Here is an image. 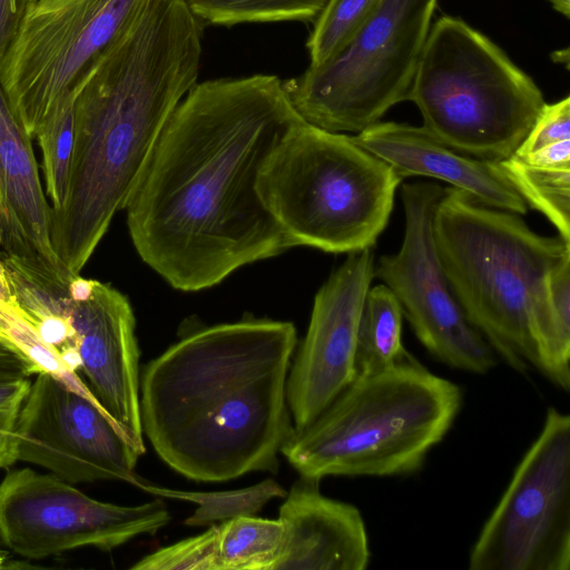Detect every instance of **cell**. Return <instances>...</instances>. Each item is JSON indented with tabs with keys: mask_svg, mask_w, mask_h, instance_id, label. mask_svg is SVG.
<instances>
[{
	"mask_svg": "<svg viewBox=\"0 0 570 570\" xmlns=\"http://www.w3.org/2000/svg\"><path fill=\"white\" fill-rule=\"evenodd\" d=\"M401 185L403 240L396 253L380 257L374 276L394 294L417 340L435 360L487 374L498 364V355L465 315L434 245L433 216L444 188L425 181Z\"/></svg>",
	"mask_w": 570,
	"mask_h": 570,
	"instance_id": "13",
	"label": "cell"
},
{
	"mask_svg": "<svg viewBox=\"0 0 570 570\" xmlns=\"http://www.w3.org/2000/svg\"><path fill=\"white\" fill-rule=\"evenodd\" d=\"M302 119L277 76L196 82L125 206L140 258L171 287L197 292L295 247L263 204L257 180Z\"/></svg>",
	"mask_w": 570,
	"mask_h": 570,
	"instance_id": "1",
	"label": "cell"
},
{
	"mask_svg": "<svg viewBox=\"0 0 570 570\" xmlns=\"http://www.w3.org/2000/svg\"><path fill=\"white\" fill-rule=\"evenodd\" d=\"M4 562H6V553H4V551L0 550V568L4 567Z\"/></svg>",
	"mask_w": 570,
	"mask_h": 570,
	"instance_id": "35",
	"label": "cell"
},
{
	"mask_svg": "<svg viewBox=\"0 0 570 570\" xmlns=\"http://www.w3.org/2000/svg\"><path fill=\"white\" fill-rule=\"evenodd\" d=\"M407 100L445 145L491 163L515 153L546 104L498 45L452 16L431 24Z\"/></svg>",
	"mask_w": 570,
	"mask_h": 570,
	"instance_id": "7",
	"label": "cell"
},
{
	"mask_svg": "<svg viewBox=\"0 0 570 570\" xmlns=\"http://www.w3.org/2000/svg\"><path fill=\"white\" fill-rule=\"evenodd\" d=\"M136 487L157 495L197 504L196 510L184 523L189 527H203L216 521H226L238 517L254 515L274 498H285L286 490L275 480L266 479L255 485L225 491L194 492L153 485L137 480Z\"/></svg>",
	"mask_w": 570,
	"mask_h": 570,
	"instance_id": "22",
	"label": "cell"
},
{
	"mask_svg": "<svg viewBox=\"0 0 570 570\" xmlns=\"http://www.w3.org/2000/svg\"><path fill=\"white\" fill-rule=\"evenodd\" d=\"M132 570H217V524L145 556Z\"/></svg>",
	"mask_w": 570,
	"mask_h": 570,
	"instance_id": "27",
	"label": "cell"
},
{
	"mask_svg": "<svg viewBox=\"0 0 570 570\" xmlns=\"http://www.w3.org/2000/svg\"><path fill=\"white\" fill-rule=\"evenodd\" d=\"M141 0H37L0 62L10 108L35 138L41 122L94 66Z\"/></svg>",
	"mask_w": 570,
	"mask_h": 570,
	"instance_id": "10",
	"label": "cell"
},
{
	"mask_svg": "<svg viewBox=\"0 0 570 570\" xmlns=\"http://www.w3.org/2000/svg\"><path fill=\"white\" fill-rule=\"evenodd\" d=\"M79 88L78 81L58 99L35 136L41 149L46 193L53 210H59L67 198L75 141V104Z\"/></svg>",
	"mask_w": 570,
	"mask_h": 570,
	"instance_id": "23",
	"label": "cell"
},
{
	"mask_svg": "<svg viewBox=\"0 0 570 570\" xmlns=\"http://www.w3.org/2000/svg\"><path fill=\"white\" fill-rule=\"evenodd\" d=\"M283 538L277 520L238 517L217 524V570H273Z\"/></svg>",
	"mask_w": 570,
	"mask_h": 570,
	"instance_id": "21",
	"label": "cell"
},
{
	"mask_svg": "<svg viewBox=\"0 0 570 570\" xmlns=\"http://www.w3.org/2000/svg\"><path fill=\"white\" fill-rule=\"evenodd\" d=\"M403 180L352 136L302 119L266 158L257 189L295 246L350 254L376 244Z\"/></svg>",
	"mask_w": 570,
	"mask_h": 570,
	"instance_id": "6",
	"label": "cell"
},
{
	"mask_svg": "<svg viewBox=\"0 0 570 570\" xmlns=\"http://www.w3.org/2000/svg\"><path fill=\"white\" fill-rule=\"evenodd\" d=\"M402 320L401 306L387 286L377 284L368 288L356 334V377L384 371L412 357L402 342Z\"/></svg>",
	"mask_w": 570,
	"mask_h": 570,
	"instance_id": "20",
	"label": "cell"
},
{
	"mask_svg": "<svg viewBox=\"0 0 570 570\" xmlns=\"http://www.w3.org/2000/svg\"><path fill=\"white\" fill-rule=\"evenodd\" d=\"M0 301L6 303H11V293L8 285L4 267L2 265V262L0 259Z\"/></svg>",
	"mask_w": 570,
	"mask_h": 570,
	"instance_id": "33",
	"label": "cell"
},
{
	"mask_svg": "<svg viewBox=\"0 0 570 570\" xmlns=\"http://www.w3.org/2000/svg\"><path fill=\"white\" fill-rule=\"evenodd\" d=\"M37 0H0V62L28 9Z\"/></svg>",
	"mask_w": 570,
	"mask_h": 570,
	"instance_id": "30",
	"label": "cell"
},
{
	"mask_svg": "<svg viewBox=\"0 0 570 570\" xmlns=\"http://www.w3.org/2000/svg\"><path fill=\"white\" fill-rule=\"evenodd\" d=\"M17 461L71 483L120 480L136 484L140 454L98 404L48 373H37L17 423Z\"/></svg>",
	"mask_w": 570,
	"mask_h": 570,
	"instance_id": "14",
	"label": "cell"
},
{
	"mask_svg": "<svg viewBox=\"0 0 570 570\" xmlns=\"http://www.w3.org/2000/svg\"><path fill=\"white\" fill-rule=\"evenodd\" d=\"M470 570L570 569V415L550 406L469 556Z\"/></svg>",
	"mask_w": 570,
	"mask_h": 570,
	"instance_id": "9",
	"label": "cell"
},
{
	"mask_svg": "<svg viewBox=\"0 0 570 570\" xmlns=\"http://www.w3.org/2000/svg\"><path fill=\"white\" fill-rule=\"evenodd\" d=\"M27 275L70 326L69 358L131 446L146 452L140 417V351L129 299L109 284L33 263Z\"/></svg>",
	"mask_w": 570,
	"mask_h": 570,
	"instance_id": "11",
	"label": "cell"
},
{
	"mask_svg": "<svg viewBox=\"0 0 570 570\" xmlns=\"http://www.w3.org/2000/svg\"><path fill=\"white\" fill-rule=\"evenodd\" d=\"M567 139H570L569 96L553 104H544L534 125L513 155L523 156Z\"/></svg>",
	"mask_w": 570,
	"mask_h": 570,
	"instance_id": "28",
	"label": "cell"
},
{
	"mask_svg": "<svg viewBox=\"0 0 570 570\" xmlns=\"http://www.w3.org/2000/svg\"><path fill=\"white\" fill-rule=\"evenodd\" d=\"M30 377L0 383V469L17 462V423Z\"/></svg>",
	"mask_w": 570,
	"mask_h": 570,
	"instance_id": "29",
	"label": "cell"
},
{
	"mask_svg": "<svg viewBox=\"0 0 570 570\" xmlns=\"http://www.w3.org/2000/svg\"><path fill=\"white\" fill-rule=\"evenodd\" d=\"M161 499L138 505L99 501L52 473L9 471L0 483V541L16 554L43 559L79 548L111 551L170 521Z\"/></svg>",
	"mask_w": 570,
	"mask_h": 570,
	"instance_id": "12",
	"label": "cell"
},
{
	"mask_svg": "<svg viewBox=\"0 0 570 570\" xmlns=\"http://www.w3.org/2000/svg\"><path fill=\"white\" fill-rule=\"evenodd\" d=\"M31 139L0 86V246L6 255L67 268L52 249L51 207L41 186Z\"/></svg>",
	"mask_w": 570,
	"mask_h": 570,
	"instance_id": "18",
	"label": "cell"
},
{
	"mask_svg": "<svg viewBox=\"0 0 570 570\" xmlns=\"http://www.w3.org/2000/svg\"><path fill=\"white\" fill-rule=\"evenodd\" d=\"M200 59V21L186 0H141L79 80L67 198L50 215L52 249L73 274L125 209Z\"/></svg>",
	"mask_w": 570,
	"mask_h": 570,
	"instance_id": "2",
	"label": "cell"
},
{
	"mask_svg": "<svg viewBox=\"0 0 570 570\" xmlns=\"http://www.w3.org/2000/svg\"><path fill=\"white\" fill-rule=\"evenodd\" d=\"M553 9L566 18L570 17V0H548Z\"/></svg>",
	"mask_w": 570,
	"mask_h": 570,
	"instance_id": "34",
	"label": "cell"
},
{
	"mask_svg": "<svg viewBox=\"0 0 570 570\" xmlns=\"http://www.w3.org/2000/svg\"><path fill=\"white\" fill-rule=\"evenodd\" d=\"M535 368L553 385L570 391V256L542 281L528 311Z\"/></svg>",
	"mask_w": 570,
	"mask_h": 570,
	"instance_id": "19",
	"label": "cell"
},
{
	"mask_svg": "<svg viewBox=\"0 0 570 570\" xmlns=\"http://www.w3.org/2000/svg\"><path fill=\"white\" fill-rule=\"evenodd\" d=\"M461 387L413 356L357 376L281 453L305 478L396 476L417 472L462 406Z\"/></svg>",
	"mask_w": 570,
	"mask_h": 570,
	"instance_id": "4",
	"label": "cell"
},
{
	"mask_svg": "<svg viewBox=\"0 0 570 570\" xmlns=\"http://www.w3.org/2000/svg\"><path fill=\"white\" fill-rule=\"evenodd\" d=\"M352 138L403 179L411 176L435 178L487 206L521 216L528 213V205L498 163L462 154L423 126L377 121Z\"/></svg>",
	"mask_w": 570,
	"mask_h": 570,
	"instance_id": "17",
	"label": "cell"
},
{
	"mask_svg": "<svg viewBox=\"0 0 570 570\" xmlns=\"http://www.w3.org/2000/svg\"><path fill=\"white\" fill-rule=\"evenodd\" d=\"M299 475L279 508L283 538L273 570H365L370 544L360 510Z\"/></svg>",
	"mask_w": 570,
	"mask_h": 570,
	"instance_id": "16",
	"label": "cell"
},
{
	"mask_svg": "<svg viewBox=\"0 0 570 570\" xmlns=\"http://www.w3.org/2000/svg\"><path fill=\"white\" fill-rule=\"evenodd\" d=\"M384 0H327L306 42L309 66L334 56Z\"/></svg>",
	"mask_w": 570,
	"mask_h": 570,
	"instance_id": "26",
	"label": "cell"
},
{
	"mask_svg": "<svg viewBox=\"0 0 570 570\" xmlns=\"http://www.w3.org/2000/svg\"><path fill=\"white\" fill-rule=\"evenodd\" d=\"M433 239L446 278L469 321L499 358L519 373L535 367L530 302L567 256L570 242L531 229L521 215L448 187L433 216Z\"/></svg>",
	"mask_w": 570,
	"mask_h": 570,
	"instance_id": "5",
	"label": "cell"
},
{
	"mask_svg": "<svg viewBox=\"0 0 570 570\" xmlns=\"http://www.w3.org/2000/svg\"><path fill=\"white\" fill-rule=\"evenodd\" d=\"M374 269L372 248L350 253L317 291L286 382L294 430L307 426L356 377V334Z\"/></svg>",
	"mask_w": 570,
	"mask_h": 570,
	"instance_id": "15",
	"label": "cell"
},
{
	"mask_svg": "<svg viewBox=\"0 0 570 570\" xmlns=\"http://www.w3.org/2000/svg\"><path fill=\"white\" fill-rule=\"evenodd\" d=\"M439 0H384L331 58L284 81L297 112L358 134L407 100Z\"/></svg>",
	"mask_w": 570,
	"mask_h": 570,
	"instance_id": "8",
	"label": "cell"
},
{
	"mask_svg": "<svg viewBox=\"0 0 570 570\" xmlns=\"http://www.w3.org/2000/svg\"><path fill=\"white\" fill-rule=\"evenodd\" d=\"M498 164L528 207L544 215L570 242V168L530 166L512 156Z\"/></svg>",
	"mask_w": 570,
	"mask_h": 570,
	"instance_id": "24",
	"label": "cell"
},
{
	"mask_svg": "<svg viewBox=\"0 0 570 570\" xmlns=\"http://www.w3.org/2000/svg\"><path fill=\"white\" fill-rule=\"evenodd\" d=\"M293 323L249 318L203 327L140 375L142 432L157 455L196 482L276 473L293 431L286 382Z\"/></svg>",
	"mask_w": 570,
	"mask_h": 570,
	"instance_id": "3",
	"label": "cell"
},
{
	"mask_svg": "<svg viewBox=\"0 0 570 570\" xmlns=\"http://www.w3.org/2000/svg\"><path fill=\"white\" fill-rule=\"evenodd\" d=\"M36 375L32 364L16 348L0 340V383Z\"/></svg>",
	"mask_w": 570,
	"mask_h": 570,
	"instance_id": "32",
	"label": "cell"
},
{
	"mask_svg": "<svg viewBox=\"0 0 570 570\" xmlns=\"http://www.w3.org/2000/svg\"><path fill=\"white\" fill-rule=\"evenodd\" d=\"M327 0H186L193 14L206 23L313 22Z\"/></svg>",
	"mask_w": 570,
	"mask_h": 570,
	"instance_id": "25",
	"label": "cell"
},
{
	"mask_svg": "<svg viewBox=\"0 0 570 570\" xmlns=\"http://www.w3.org/2000/svg\"><path fill=\"white\" fill-rule=\"evenodd\" d=\"M520 161L544 168H570V139L542 147L523 156H512Z\"/></svg>",
	"mask_w": 570,
	"mask_h": 570,
	"instance_id": "31",
	"label": "cell"
}]
</instances>
